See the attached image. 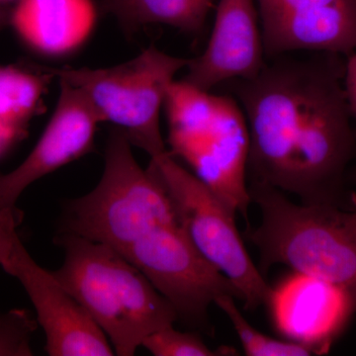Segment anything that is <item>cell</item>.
<instances>
[{
    "label": "cell",
    "mask_w": 356,
    "mask_h": 356,
    "mask_svg": "<svg viewBox=\"0 0 356 356\" xmlns=\"http://www.w3.org/2000/svg\"><path fill=\"white\" fill-rule=\"evenodd\" d=\"M24 129L16 127L0 118V156L8 151L14 143L22 137Z\"/></svg>",
    "instance_id": "603a6c76"
},
{
    "label": "cell",
    "mask_w": 356,
    "mask_h": 356,
    "mask_svg": "<svg viewBox=\"0 0 356 356\" xmlns=\"http://www.w3.org/2000/svg\"><path fill=\"white\" fill-rule=\"evenodd\" d=\"M215 305L228 317L233 325L236 336L245 355L248 356H308L315 355V351L305 344L278 339L267 336L252 327L245 320L235 303V297L225 295L215 301Z\"/></svg>",
    "instance_id": "e0dca14e"
},
{
    "label": "cell",
    "mask_w": 356,
    "mask_h": 356,
    "mask_svg": "<svg viewBox=\"0 0 356 356\" xmlns=\"http://www.w3.org/2000/svg\"><path fill=\"white\" fill-rule=\"evenodd\" d=\"M20 215L17 209H0V266L10 257L14 245L17 242V229Z\"/></svg>",
    "instance_id": "44dd1931"
},
{
    "label": "cell",
    "mask_w": 356,
    "mask_h": 356,
    "mask_svg": "<svg viewBox=\"0 0 356 356\" xmlns=\"http://www.w3.org/2000/svg\"><path fill=\"white\" fill-rule=\"evenodd\" d=\"M344 90L351 117L356 124V51L346 58Z\"/></svg>",
    "instance_id": "7402d4cb"
},
{
    "label": "cell",
    "mask_w": 356,
    "mask_h": 356,
    "mask_svg": "<svg viewBox=\"0 0 356 356\" xmlns=\"http://www.w3.org/2000/svg\"><path fill=\"white\" fill-rule=\"evenodd\" d=\"M344 58H278L254 79L231 81L248 123L254 181L303 203L341 207L344 175L356 153Z\"/></svg>",
    "instance_id": "6da1fadb"
},
{
    "label": "cell",
    "mask_w": 356,
    "mask_h": 356,
    "mask_svg": "<svg viewBox=\"0 0 356 356\" xmlns=\"http://www.w3.org/2000/svg\"><path fill=\"white\" fill-rule=\"evenodd\" d=\"M278 331L315 355L329 350L356 313L348 293L330 283L294 273L273 287L267 304Z\"/></svg>",
    "instance_id": "7c38bea8"
},
{
    "label": "cell",
    "mask_w": 356,
    "mask_h": 356,
    "mask_svg": "<svg viewBox=\"0 0 356 356\" xmlns=\"http://www.w3.org/2000/svg\"><path fill=\"white\" fill-rule=\"evenodd\" d=\"M126 1H127V0H113V3L119 10V9H120L121 7L124 6V3H125Z\"/></svg>",
    "instance_id": "cb8c5ba5"
},
{
    "label": "cell",
    "mask_w": 356,
    "mask_h": 356,
    "mask_svg": "<svg viewBox=\"0 0 356 356\" xmlns=\"http://www.w3.org/2000/svg\"><path fill=\"white\" fill-rule=\"evenodd\" d=\"M264 56L257 0H219L207 47L191 58L182 81L204 91L248 81L266 67Z\"/></svg>",
    "instance_id": "8fae6325"
},
{
    "label": "cell",
    "mask_w": 356,
    "mask_h": 356,
    "mask_svg": "<svg viewBox=\"0 0 356 356\" xmlns=\"http://www.w3.org/2000/svg\"><path fill=\"white\" fill-rule=\"evenodd\" d=\"M142 346L154 356L233 355L231 348L211 350L195 332H179L172 325L163 327L147 336Z\"/></svg>",
    "instance_id": "ac0fdd59"
},
{
    "label": "cell",
    "mask_w": 356,
    "mask_h": 356,
    "mask_svg": "<svg viewBox=\"0 0 356 356\" xmlns=\"http://www.w3.org/2000/svg\"><path fill=\"white\" fill-rule=\"evenodd\" d=\"M0 1H10V0H0Z\"/></svg>",
    "instance_id": "484cf974"
},
{
    "label": "cell",
    "mask_w": 356,
    "mask_h": 356,
    "mask_svg": "<svg viewBox=\"0 0 356 356\" xmlns=\"http://www.w3.org/2000/svg\"><path fill=\"white\" fill-rule=\"evenodd\" d=\"M177 312L178 320L208 327L211 304L225 295L241 299L231 281L194 247L179 222L158 227L123 254Z\"/></svg>",
    "instance_id": "52a82bcc"
},
{
    "label": "cell",
    "mask_w": 356,
    "mask_h": 356,
    "mask_svg": "<svg viewBox=\"0 0 356 356\" xmlns=\"http://www.w3.org/2000/svg\"><path fill=\"white\" fill-rule=\"evenodd\" d=\"M2 22H3V14H2L1 8H0V26L2 25Z\"/></svg>",
    "instance_id": "d4e9b609"
},
{
    "label": "cell",
    "mask_w": 356,
    "mask_h": 356,
    "mask_svg": "<svg viewBox=\"0 0 356 356\" xmlns=\"http://www.w3.org/2000/svg\"><path fill=\"white\" fill-rule=\"evenodd\" d=\"M259 226L248 232L264 270L275 264L343 290L356 304V209L332 204H295L284 192L252 181Z\"/></svg>",
    "instance_id": "3957f363"
},
{
    "label": "cell",
    "mask_w": 356,
    "mask_h": 356,
    "mask_svg": "<svg viewBox=\"0 0 356 356\" xmlns=\"http://www.w3.org/2000/svg\"><path fill=\"white\" fill-rule=\"evenodd\" d=\"M58 242L65 259L53 274L106 334L115 355L133 356L147 336L178 320L172 304L118 250L70 233Z\"/></svg>",
    "instance_id": "7a4b0ae2"
},
{
    "label": "cell",
    "mask_w": 356,
    "mask_h": 356,
    "mask_svg": "<svg viewBox=\"0 0 356 356\" xmlns=\"http://www.w3.org/2000/svg\"><path fill=\"white\" fill-rule=\"evenodd\" d=\"M175 222H179L163 185L151 170L140 168L127 136L118 130L107 143L102 179L92 191L67 204L63 228L123 254L154 229Z\"/></svg>",
    "instance_id": "277c9868"
},
{
    "label": "cell",
    "mask_w": 356,
    "mask_h": 356,
    "mask_svg": "<svg viewBox=\"0 0 356 356\" xmlns=\"http://www.w3.org/2000/svg\"><path fill=\"white\" fill-rule=\"evenodd\" d=\"M216 0H127L119 11L138 24H165L187 33L202 30Z\"/></svg>",
    "instance_id": "9a60e30c"
},
{
    "label": "cell",
    "mask_w": 356,
    "mask_h": 356,
    "mask_svg": "<svg viewBox=\"0 0 356 356\" xmlns=\"http://www.w3.org/2000/svg\"><path fill=\"white\" fill-rule=\"evenodd\" d=\"M170 154L184 159L234 215L247 218L250 133L238 102L217 95L214 108L196 127L168 133Z\"/></svg>",
    "instance_id": "ba28073f"
},
{
    "label": "cell",
    "mask_w": 356,
    "mask_h": 356,
    "mask_svg": "<svg viewBox=\"0 0 356 356\" xmlns=\"http://www.w3.org/2000/svg\"><path fill=\"white\" fill-rule=\"evenodd\" d=\"M43 90L41 77L16 67H0V118L24 129Z\"/></svg>",
    "instance_id": "2e32d148"
},
{
    "label": "cell",
    "mask_w": 356,
    "mask_h": 356,
    "mask_svg": "<svg viewBox=\"0 0 356 356\" xmlns=\"http://www.w3.org/2000/svg\"><path fill=\"white\" fill-rule=\"evenodd\" d=\"M259 20L266 57L308 51L346 58L356 51V0H336Z\"/></svg>",
    "instance_id": "4fadbf2b"
},
{
    "label": "cell",
    "mask_w": 356,
    "mask_h": 356,
    "mask_svg": "<svg viewBox=\"0 0 356 356\" xmlns=\"http://www.w3.org/2000/svg\"><path fill=\"white\" fill-rule=\"evenodd\" d=\"M37 318L25 309L0 313V356H31Z\"/></svg>",
    "instance_id": "d6986e66"
},
{
    "label": "cell",
    "mask_w": 356,
    "mask_h": 356,
    "mask_svg": "<svg viewBox=\"0 0 356 356\" xmlns=\"http://www.w3.org/2000/svg\"><path fill=\"white\" fill-rule=\"evenodd\" d=\"M55 111L36 146L13 172L0 173V209H14L23 191L40 178L90 151L102 119L86 96L60 81Z\"/></svg>",
    "instance_id": "30bf717a"
},
{
    "label": "cell",
    "mask_w": 356,
    "mask_h": 356,
    "mask_svg": "<svg viewBox=\"0 0 356 356\" xmlns=\"http://www.w3.org/2000/svg\"><path fill=\"white\" fill-rule=\"evenodd\" d=\"M336 0H257L259 19L298 13Z\"/></svg>",
    "instance_id": "ffe728a7"
},
{
    "label": "cell",
    "mask_w": 356,
    "mask_h": 356,
    "mask_svg": "<svg viewBox=\"0 0 356 356\" xmlns=\"http://www.w3.org/2000/svg\"><path fill=\"white\" fill-rule=\"evenodd\" d=\"M17 278L31 300L37 322L46 336L51 356H112L108 337L81 304L55 277L39 266L18 238L1 266Z\"/></svg>",
    "instance_id": "9c48e42d"
},
{
    "label": "cell",
    "mask_w": 356,
    "mask_h": 356,
    "mask_svg": "<svg viewBox=\"0 0 356 356\" xmlns=\"http://www.w3.org/2000/svg\"><path fill=\"white\" fill-rule=\"evenodd\" d=\"M95 22L91 0H20L11 16L20 38L49 56L76 50L90 36Z\"/></svg>",
    "instance_id": "5bb4252c"
},
{
    "label": "cell",
    "mask_w": 356,
    "mask_h": 356,
    "mask_svg": "<svg viewBox=\"0 0 356 356\" xmlns=\"http://www.w3.org/2000/svg\"><path fill=\"white\" fill-rule=\"evenodd\" d=\"M191 60L149 47L115 67L53 70L51 74L79 89L102 122L113 123L125 133L132 146L154 158L168 151L161 130L166 93L175 76Z\"/></svg>",
    "instance_id": "5b68a950"
},
{
    "label": "cell",
    "mask_w": 356,
    "mask_h": 356,
    "mask_svg": "<svg viewBox=\"0 0 356 356\" xmlns=\"http://www.w3.org/2000/svg\"><path fill=\"white\" fill-rule=\"evenodd\" d=\"M149 170L172 201L180 226L198 252L238 290L248 310L267 306L273 287L254 266L236 227L235 215L209 187L166 151Z\"/></svg>",
    "instance_id": "8992f818"
}]
</instances>
